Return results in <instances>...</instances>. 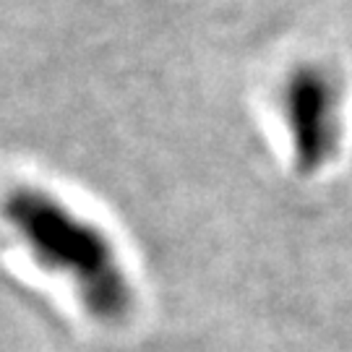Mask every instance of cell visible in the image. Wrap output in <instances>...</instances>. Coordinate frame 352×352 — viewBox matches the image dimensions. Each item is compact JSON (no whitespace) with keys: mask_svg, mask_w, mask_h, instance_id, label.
<instances>
[{"mask_svg":"<svg viewBox=\"0 0 352 352\" xmlns=\"http://www.w3.org/2000/svg\"><path fill=\"white\" fill-rule=\"evenodd\" d=\"M279 113L287 128L298 175H318L344 136V87L329 65L305 60L282 81Z\"/></svg>","mask_w":352,"mask_h":352,"instance_id":"7a4b0ae2","label":"cell"},{"mask_svg":"<svg viewBox=\"0 0 352 352\" xmlns=\"http://www.w3.org/2000/svg\"><path fill=\"white\" fill-rule=\"evenodd\" d=\"M3 217L45 272L74 285L97 321L118 324L131 314L133 287L115 243L100 225L39 188L11 190Z\"/></svg>","mask_w":352,"mask_h":352,"instance_id":"6da1fadb","label":"cell"}]
</instances>
